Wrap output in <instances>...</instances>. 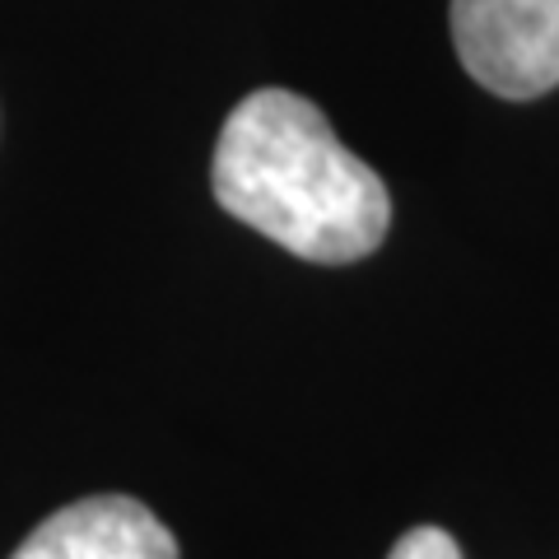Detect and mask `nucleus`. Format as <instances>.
I'll return each instance as SVG.
<instances>
[{"label": "nucleus", "instance_id": "nucleus-1", "mask_svg": "<svg viewBox=\"0 0 559 559\" xmlns=\"http://www.w3.org/2000/svg\"><path fill=\"white\" fill-rule=\"evenodd\" d=\"M210 182L234 219L318 266L364 261L392 224L382 178L341 145L318 103L289 90H257L229 112Z\"/></svg>", "mask_w": 559, "mask_h": 559}, {"label": "nucleus", "instance_id": "nucleus-2", "mask_svg": "<svg viewBox=\"0 0 559 559\" xmlns=\"http://www.w3.org/2000/svg\"><path fill=\"white\" fill-rule=\"evenodd\" d=\"M448 24L480 90L540 98L559 84V0H452Z\"/></svg>", "mask_w": 559, "mask_h": 559}, {"label": "nucleus", "instance_id": "nucleus-3", "mask_svg": "<svg viewBox=\"0 0 559 559\" xmlns=\"http://www.w3.org/2000/svg\"><path fill=\"white\" fill-rule=\"evenodd\" d=\"M10 559H178V540L131 495H90L51 513Z\"/></svg>", "mask_w": 559, "mask_h": 559}, {"label": "nucleus", "instance_id": "nucleus-4", "mask_svg": "<svg viewBox=\"0 0 559 559\" xmlns=\"http://www.w3.org/2000/svg\"><path fill=\"white\" fill-rule=\"evenodd\" d=\"M388 559H462V546L443 527H411Z\"/></svg>", "mask_w": 559, "mask_h": 559}]
</instances>
